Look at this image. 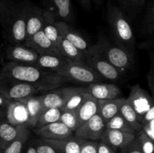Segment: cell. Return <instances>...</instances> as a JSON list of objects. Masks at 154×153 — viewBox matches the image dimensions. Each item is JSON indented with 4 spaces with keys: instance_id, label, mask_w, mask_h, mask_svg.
I'll return each mask as SVG.
<instances>
[{
    "instance_id": "1",
    "label": "cell",
    "mask_w": 154,
    "mask_h": 153,
    "mask_svg": "<svg viewBox=\"0 0 154 153\" xmlns=\"http://www.w3.org/2000/svg\"><path fill=\"white\" fill-rule=\"evenodd\" d=\"M0 76L13 78L35 87L40 92L60 88L67 81L55 73L47 72L32 64L5 63L0 69Z\"/></svg>"
},
{
    "instance_id": "2",
    "label": "cell",
    "mask_w": 154,
    "mask_h": 153,
    "mask_svg": "<svg viewBox=\"0 0 154 153\" xmlns=\"http://www.w3.org/2000/svg\"><path fill=\"white\" fill-rule=\"evenodd\" d=\"M0 25L5 39L10 44H23L26 40L23 2L0 1Z\"/></svg>"
},
{
    "instance_id": "3",
    "label": "cell",
    "mask_w": 154,
    "mask_h": 153,
    "mask_svg": "<svg viewBox=\"0 0 154 153\" xmlns=\"http://www.w3.org/2000/svg\"><path fill=\"white\" fill-rule=\"evenodd\" d=\"M107 20L116 44L134 54L135 42L132 27L123 10L111 1L107 5Z\"/></svg>"
},
{
    "instance_id": "4",
    "label": "cell",
    "mask_w": 154,
    "mask_h": 153,
    "mask_svg": "<svg viewBox=\"0 0 154 153\" xmlns=\"http://www.w3.org/2000/svg\"><path fill=\"white\" fill-rule=\"evenodd\" d=\"M99 53L120 73H126L134 65L133 54L122 46L114 44L104 34H99L98 41L94 45Z\"/></svg>"
},
{
    "instance_id": "5",
    "label": "cell",
    "mask_w": 154,
    "mask_h": 153,
    "mask_svg": "<svg viewBox=\"0 0 154 153\" xmlns=\"http://www.w3.org/2000/svg\"><path fill=\"white\" fill-rule=\"evenodd\" d=\"M66 81H72L77 83L90 84L100 82L102 77L93 69L90 68L85 62H75L69 60L60 71L57 73Z\"/></svg>"
},
{
    "instance_id": "6",
    "label": "cell",
    "mask_w": 154,
    "mask_h": 153,
    "mask_svg": "<svg viewBox=\"0 0 154 153\" xmlns=\"http://www.w3.org/2000/svg\"><path fill=\"white\" fill-rule=\"evenodd\" d=\"M84 62L102 78L117 81L122 76V74L99 53L94 45L90 46L84 54Z\"/></svg>"
},
{
    "instance_id": "7",
    "label": "cell",
    "mask_w": 154,
    "mask_h": 153,
    "mask_svg": "<svg viewBox=\"0 0 154 153\" xmlns=\"http://www.w3.org/2000/svg\"><path fill=\"white\" fill-rule=\"evenodd\" d=\"M40 92L38 88L13 78L0 76V94L9 100H20L35 95Z\"/></svg>"
},
{
    "instance_id": "8",
    "label": "cell",
    "mask_w": 154,
    "mask_h": 153,
    "mask_svg": "<svg viewBox=\"0 0 154 153\" xmlns=\"http://www.w3.org/2000/svg\"><path fill=\"white\" fill-rule=\"evenodd\" d=\"M126 101L136 112L141 123L144 114L149 110L154 107L153 97L146 90L141 88L139 84H136L131 88V91Z\"/></svg>"
},
{
    "instance_id": "9",
    "label": "cell",
    "mask_w": 154,
    "mask_h": 153,
    "mask_svg": "<svg viewBox=\"0 0 154 153\" xmlns=\"http://www.w3.org/2000/svg\"><path fill=\"white\" fill-rule=\"evenodd\" d=\"M105 129V122L98 113L78 127L74 134L77 137L86 140L99 141Z\"/></svg>"
},
{
    "instance_id": "10",
    "label": "cell",
    "mask_w": 154,
    "mask_h": 153,
    "mask_svg": "<svg viewBox=\"0 0 154 153\" xmlns=\"http://www.w3.org/2000/svg\"><path fill=\"white\" fill-rule=\"evenodd\" d=\"M84 88L85 87H63L55 88L42 94L44 108L57 107L61 109L72 94Z\"/></svg>"
},
{
    "instance_id": "11",
    "label": "cell",
    "mask_w": 154,
    "mask_h": 153,
    "mask_svg": "<svg viewBox=\"0 0 154 153\" xmlns=\"http://www.w3.org/2000/svg\"><path fill=\"white\" fill-rule=\"evenodd\" d=\"M38 53L23 44H10L5 50L6 59L20 64H35Z\"/></svg>"
},
{
    "instance_id": "12",
    "label": "cell",
    "mask_w": 154,
    "mask_h": 153,
    "mask_svg": "<svg viewBox=\"0 0 154 153\" xmlns=\"http://www.w3.org/2000/svg\"><path fill=\"white\" fill-rule=\"evenodd\" d=\"M26 39L42 29L44 22L43 9L29 2H23Z\"/></svg>"
},
{
    "instance_id": "13",
    "label": "cell",
    "mask_w": 154,
    "mask_h": 153,
    "mask_svg": "<svg viewBox=\"0 0 154 153\" xmlns=\"http://www.w3.org/2000/svg\"><path fill=\"white\" fill-rule=\"evenodd\" d=\"M5 120L16 126L29 128V112L25 104L20 100H10L5 107Z\"/></svg>"
},
{
    "instance_id": "14",
    "label": "cell",
    "mask_w": 154,
    "mask_h": 153,
    "mask_svg": "<svg viewBox=\"0 0 154 153\" xmlns=\"http://www.w3.org/2000/svg\"><path fill=\"white\" fill-rule=\"evenodd\" d=\"M35 133L42 139L61 140L73 136L74 131L61 122H55L42 127L36 128Z\"/></svg>"
},
{
    "instance_id": "15",
    "label": "cell",
    "mask_w": 154,
    "mask_h": 153,
    "mask_svg": "<svg viewBox=\"0 0 154 153\" xmlns=\"http://www.w3.org/2000/svg\"><path fill=\"white\" fill-rule=\"evenodd\" d=\"M24 45L32 48L38 55H61L57 46L40 30L24 41Z\"/></svg>"
},
{
    "instance_id": "16",
    "label": "cell",
    "mask_w": 154,
    "mask_h": 153,
    "mask_svg": "<svg viewBox=\"0 0 154 153\" xmlns=\"http://www.w3.org/2000/svg\"><path fill=\"white\" fill-rule=\"evenodd\" d=\"M46 10H49L57 20L71 22L75 19L71 0H44Z\"/></svg>"
},
{
    "instance_id": "17",
    "label": "cell",
    "mask_w": 154,
    "mask_h": 153,
    "mask_svg": "<svg viewBox=\"0 0 154 153\" xmlns=\"http://www.w3.org/2000/svg\"><path fill=\"white\" fill-rule=\"evenodd\" d=\"M134 134L114 129L105 128L101 136L100 140L103 141L114 149L122 148L130 143L135 138Z\"/></svg>"
},
{
    "instance_id": "18",
    "label": "cell",
    "mask_w": 154,
    "mask_h": 153,
    "mask_svg": "<svg viewBox=\"0 0 154 153\" xmlns=\"http://www.w3.org/2000/svg\"><path fill=\"white\" fill-rule=\"evenodd\" d=\"M90 93L96 100H111L117 98L120 94L118 86L113 83H103L100 82H93L86 87Z\"/></svg>"
},
{
    "instance_id": "19",
    "label": "cell",
    "mask_w": 154,
    "mask_h": 153,
    "mask_svg": "<svg viewBox=\"0 0 154 153\" xmlns=\"http://www.w3.org/2000/svg\"><path fill=\"white\" fill-rule=\"evenodd\" d=\"M57 26L60 36L69 40L84 54L86 53L90 46L79 33L70 27L67 22L63 21L57 20Z\"/></svg>"
},
{
    "instance_id": "20",
    "label": "cell",
    "mask_w": 154,
    "mask_h": 153,
    "mask_svg": "<svg viewBox=\"0 0 154 153\" xmlns=\"http://www.w3.org/2000/svg\"><path fill=\"white\" fill-rule=\"evenodd\" d=\"M69 61L62 55H38L34 65L45 71L57 74Z\"/></svg>"
},
{
    "instance_id": "21",
    "label": "cell",
    "mask_w": 154,
    "mask_h": 153,
    "mask_svg": "<svg viewBox=\"0 0 154 153\" xmlns=\"http://www.w3.org/2000/svg\"><path fill=\"white\" fill-rule=\"evenodd\" d=\"M97 100L93 98L90 93L87 92L84 100L77 109L76 114L78 117V127L82 125L84 122L97 113Z\"/></svg>"
},
{
    "instance_id": "22",
    "label": "cell",
    "mask_w": 154,
    "mask_h": 153,
    "mask_svg": "<svg viewBox=\"0 0 154 153\" xmlns=\"http://www.w3.org/2000/svg\"><path fill=\"white\" fill-rule=\"evenodd\" d=\"M48 144L54 147L58 153H80L81 144L84 140L72 136L66 140H55L43 139Z\"/></svg>"
},
{
    "instance_id": "23",
    "label": "cell",
    "mask_w": 154,
    "mask_h": 153,
    "mask_svg": "<svg viewBox=\"0 0 154 153\" xmlns=\"http://www.w3.org/2000/svg\"><path fill=\"white\" fill-rule=\"evenodd\" d=\"M27 108L29 112V128L35 127L39 116L44 110L42 95H32L20 99Z\"/></svg>"
},
{
    "instance_id": "24",
    "label": "cell",
    "mask_w": 154,
    "mask_h": 153,
    "mask_svg": "<svg viewBox=\"0 0 154 153\" xmlns=\"http://www.w3.org/2000/svg\"><path fill=\"white\" fill-rule=\"evenodd\" d=\"M126 98H114L111 100H97V113L105 123L119 113L120 108Z\"/></svg>"
},
{
    "instance_id": "25",
    "label": "cell",
    "mask_w": 154,
    "mask_h": 153,
    "mask_svg": "<svg viewBox=\"0 0 154 153\" xmlns=\"http://www.w3.org/2000/svg\"><path fill=\"white\" fill-rule=\"evenodd\" d=\"M60 54L67 59L75 62H84V53L72 43L60 36L57 44Z\"/></svg>"
},
{
    "instance_id": "26",
    "label": "cell",
    "mask_w": 154,
    "mask_h": 153,
    "mask_svg": "<svg viewBox=\"0 0 154 153\" xmlns=\"http://www.w3.org/2000/svg\"><path fill=\"white\" fill-rule=\"evenodd\" d=\"M23 126H16L8 122L5 119L0 120V147L4 149L19 135Z\"/></svg>"
},
{
    "instance_id": "27",
    "label": "cell",
    "mask_w": 154,
    "mask_h": 153,
    "mask_svg": "<svg viewBox=\"0 0 154 153\" xmlns=\"http://www.w3.org/2000/svg\"><path fill=\"white\" fill-rule=\"evenodd\" d=\"M43 18L44 22L42 30L44 32L45 35L57 46L60 37L57 28V20L54 15L46 9L43 10Z\"/></svg>"
},
{
    "instance_id": "28",
    "label": "cell",
    "mask_w": 154,
    "mask_h": 153,
    "mask_svg": "<svg viewBox=\"0 0 154 153\" xmlns=\"http://www.w3.org/2000/svg\"><path fill=\"white\" fill-rule=\"evenodd\" d=\"M30 136L28 128H23L17 136L7 146L1 153H22Z\"/></svg>"
},
{
    "instance_id": "29",
    "label": "cell",
    "mask_w": 154,
    "mask_h": 153,
    "mask_svg": "<svg viewBox=\"0 0 154 153\" xmlns=\"http://www.w3.org/2000/svg\"><path fill=\"white\" fill-rule=\"evenodd\" d=\"M119 113L126 119V121L131 125L135 132H138L142 128V124L140 122L139 118L136 112H135L132 106L126 101V100L122 104L120 108Z\"/></svg>"
},
{
    "instance_id": "30",
    "label": "cell",
    "mask_w": 154,
    "mask_h": 153,
    "mask_svg": "<svg viewBox=\"0 0 154 153\" xmlns=\"http://www.w3.org/2000/svg\"><path fill=\"white\" fill-rule=\"evenodd\" d=\"M61 109L57 107L45 108L38 119L35 128H39L51 123L58 122L61 115Z\"/></svg>"
},
{
    "instance_id": "31",
    "label": "cell",
    "mask_w": 154,
    "mask_h": 153,
    "mask_svg": "<svg viewBox=\"0 0 154 153\" xmlns=\"http://www.w3.org/2000/svg\"><path fill=\"white\" fill-rule=\"evenodd\" d=\"M141 31L147 37H152L154 32V1L150 0L147 5V11L142 22Z\"/></svg>"
},
{
    "instance_id": "32",
    "label": "cell",
    "mask_w": 154,
    "mask_h": 153,
    "mask_svg": "<svg viewBox=\"0 0 154 153\" xmlns=\"http://www.w3.org/2000/svg\"><path fill=\"white\" fill-rule=\"evenodd\" d=\"M105 124V128L122 130V131L129 132V133L136 134V132L133 130L130 124L126 121V119L120 113H117L114 117L110 118Z\"/></svg>"
},
{
    "instance_id": "33",
    "label": "cell",
    "mask_w": 154,
    "mask_h": 153,
    "mask_svg": "<svg viewBox=\"0 0 154 153\" xmlns=\"http://www.w3.org/2000/svg\"><path fill=\"white\" fill-rule=\"evenodd\" d=\"M117 2L122 10H125L131 16H135L139 13L146 0H117Z\"/></svg>"
},
{
    "instance_id": "34",
    "label": "cell",
    "mask_w": 154,
    "mask_h": 153,
    "mask_svg": "<svg viewBox=\"0 0 154 153\" xmlns=\"http://www.w3.org/2000/svg\"><path fill=\"white\" fill-rule=\"evenodd\" d=\"M87 92V89L85 87L84 89L72 94L61 108V110H77L84 100Z\"/></svg>"
},
{
    "instance_id": "35",
    "label": "cell",
    "mask_w": 154,
    "mask_h": 153,
    "mask_svg": "<svg viewBox=\"0 0 154 153\" xmlns=\"http://www.w3.org/2000/svg\"><path fill=\"white\" fill-rule=\"evenodd\" d=\"M59 121L74 132L78 128V117L75 110H62Z\"/></svg>"
},
{
    "instance_id": "36",
    "label": "cell",
    "mask_w": 154,
    "mask_h": 153,
    "mask_svg": "<svg viewBox=\"0 0 154 153\" xmlns=\"http://www.w3.org/2000/svg\"><path fill=\"white\" fill-rule=\"evenodd\" d=\"M135 138L143 153H153V140H150L142 130L137 132Z\"/></svg>"
},
{
    "instance_id": "37",
    "label": "cell",
    "mask_w": 154,
    "mask_h": 153,
    "mask_svg": "<svg viewBox=\"0 0 154 153\" xmlns=\"http://www.w3.org/2000/svg\"><path fill=\"white\" fill-rule=\"evenodd\" d=\"M32 146L35 147L37 153H58L54 147L40 138L33 141Z\"/></svg>"
},
{
    "instance_id": "38",
    "label": "cell",
    "mask_w": 154,
    "mask_h": 153,
    "mask_svg": "<svg viewBox=\"0 0 154 153\" xmlns=\"http://www.w3.org/2000/svg\"><path fill=\"white\" fill-rule=\"evenodd\" d=\"M149 54H150V64L149 71L147 74V84L152 94H154V54L153 49L149 50Z\"/></svg>"
},
{
    "instance_id": "39",
    "label": "cell",
    "mask_w": 154,
    "mask_h": 153,
    "mask_svg": "<svg viewBox=\"0 0 154 153\" xmlns=\"http://www.w3.org/2000/svg\"><path fill=\"white\" fill-rule=\"evenodd\" d=\"M98 141L86 140L83 142L80 153H97Z\"/></svg>"
},
{
    "instance_id": "40",
    "label": "cell",
    "mask_w": 154,
    "mask_h": 153,
    "mask_svg": "<svg viewBox=\"0 0 154 153\" xmlns=\"http://www.w3.org/2000/svg\"><path fill=\"white\" fill-rule=\"evenodd\" d=\"M120 153H143L140 148L136 138L123 148H120Z\"/></svg>"
},
{
    "instance_id": "41",
    "label": "cell",
    "mask_w": 154,
    "mask_h": 153,
    "mask_svg": "<svg viewBox=\"0 0 154 153\" xmlns=\"http://www.w3.org/2000/svg\"><path fill=\"white\" fill-rule=\"evenodd\" d=\"M141 130L150 140L154 141V119L143 123Z\"/></svg>"
},
{
    "instance_id": "42",
    "label": "cell",
    "mask_w": 154,
    "mask_h": 153,
    "mask_svg": "<svg viewBox=\"0 0 154 153\" xmlns=\"http://www.w3.org/2000/svg\"><path fill=\"white\" fill-rule=\"evenodd\" d=\"M97 153H116V149L103 141L99 140L97 144Z\"/></svg>"
},
{
    "instance_id": "43",
    "label": "cell",
    "mask_w": 154,
    "mask_h": 153,
    "mask_svg": "<svg viewBox=\"0 0 154 153\" xmlns=\"http://www.w3.org/2000/svg\"><path fill=\"white\" fill-rule=\"evenodd\" d=\"M153 39H150V40H147V41L144 42V43H141L139 45L140 49H145V50H150L153 49Z\"/></svg>"
},
{
    "instance_id": "44",
    "label": "cell",
    "mask_w": 154,
    "mask_h": 153,
    "mask_svg": "<svg viewBox=\"0 0 154 153\" xmlns=\"http://www.w3.org/2000/svg\"><path fill=\"white\" fill-rule=\"evenodd\" d=\"M81 5L84 8L87 10L90 11L92 8L91 6V0H79Z\"/></svg>"
},
{
    "instance_id": "45",
    "label": "cell",
    "mask_w": 154,
    "mask_h": 153,
    "mask_svg": "<svg viewBox=\"0 0 154 153\" xmlns=\"http://www.w3.org/2000/svg\"><path fill=\"white\" fill-rule=\"evenodd\" d=\"M10 101L9 100H7L6 98H5L2 94H0V108H4L5 109L6 106H7L8 103Z\"/></svg>"
},
{
    "instance_id": "46",
    "label": "cell",
    "mask_w": 154,
    "mask_h": 153,
    "mask_svg": "<svg viewBox=\"0 0 154 153\" xmlns=\"http://www.w3.org/2000/svg\"><path fill=\"white\" fill-rule=\"evenodd\" d=\"M26 153H37L35 147L33 146L32 144H29L27 147L26 150Z\"/></svg>"
},
{
    "instance_id": "47",
    "label": "cell",
    "mask_w": 154,
    "mask_h": 153,
    "mask_svg": "<svg viewBox=\"0 0 154 153\" xmlns=\"http://www.w3.org/2000/svg\"><path fill=\"white\" fill-rule=\"evenodd\" d=\"M4 117H5V109L0 108V118H4Z\"/></svg>"
},
{
    "instance_id": "48",
    "label": "cell",
    "mask_w": 154,
    "mask_h": 153,
    "mask_svg": "<svg viewBox=\"0 0 154 153\" xmlns=\"http://www.w3.org/2000/svg\"><path fill=\"white\" fill-rule=\"evenodd\" d=\"M93 1H94L95 4H96V5L100 6V5H102V3H103L104 0H93Z\"/></svg>"
},
{
    "instance_id": "49",
    "label": "cell",
    "mask_w": 154,
    "mask_h": 153,
    "mask_svg": "<svg viewBox=\"0 0 154 153\" xmlns=\"http://www.w3.org/2000/svg\"><path fill=\"white\" fill-rule=\"evenodd\" d=\"M2 150H3V149H2V148H1V147H0V153H1V152H2Z\"/></svg>"
},
{
    "instance_id": "50",
    "label": "cell",
    "mask_w": 154,
    "mask_h": 153,
    "mask_svg": "<svg viewBox=\"0 0 154 153\" xmlns=\"http://www.w3.org/2000/svg\"><path fill=\"white\" fill-rule=\"evenodd\" d=\"M0 1H5V0H0Z\"/></svg>"
},
{
    "instance_id": "51",
    "label": "cell",
    "mask_w": 154,
    "mask_h": 153,
    "mask_svg": "<svg viewBox=\"0 0 154 153\" xmlns=\"http://www.w3.org/2000/svg\"><path fill=\"white\" fill-rule=\"evenodd\" d=\"M2 119V118H0V120H1Z\"/></svg>"
}]
</instances>
